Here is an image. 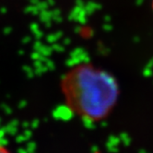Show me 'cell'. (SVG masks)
<instances>
[{"instance_id":"6da1fadb","label":"cell","mask_w":153,"mask_h":153,"mask_svg":"<svg viewBox=\"0 0 153 153\" xmlns=\"http://www.w3.org/2000/svg\"><path fill=\"white\" fill-rule=\"evenodd\" d=\"M63 89L70 106L91 118L103 116L117 96V85L113 76L86 65L73 68L65 76Z\"/></svg>"},{"instance_id":"7a4b0ae2","label":"cell","mask_w":153,"mask_h":153,"mask_svg":"<svg viewBox=\"0 0 153 153\" xmlns=\"http://www.w3.org/2000/svg\"><path fill=\"white\" fill-rule=\"evenodd\" d=\"M0 153H10V151L5 146L0 144Z\"/></svg>"},{"instance_id":"3957f363","label":"cell","mask_w":153,"mask_h":153,"mask_svg":"<svg viewBox=\"0 0 153 153\" xmlns=\"http://www.w3.org/2000/svg\"><path fill=\"white\" fill-rule=\"evenodd\" d=\"M152 8H153V0H152Z\"/></svg>"}]
</instances>
